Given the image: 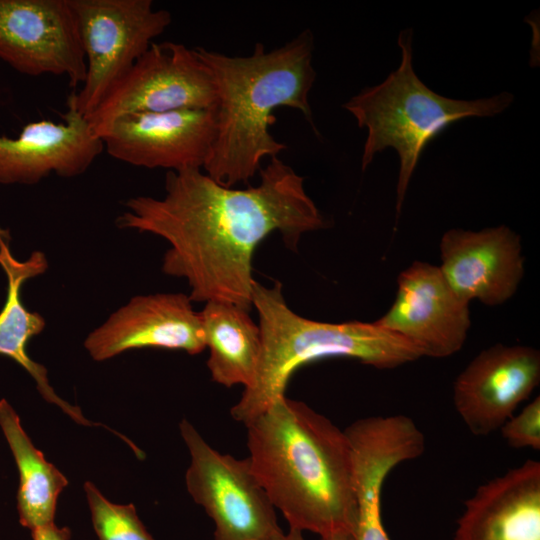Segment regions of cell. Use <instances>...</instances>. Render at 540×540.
<instances>
[{
	"label": "cell",
	"mask_w": 540,
	"mask_h": 540,
	"mask_svg": "<svg viewBox=\"0 0 540 540\" xmlns=\"http://www.w3.org/2000/svg\"><path fill=\"white\" fill-rule=\"evenodd\" d=\"M259 174L258 185L237 189L201 169L168 171L164 197L128 199L116 224L169 243L162 271L187 281L191 301L221 300L249 311L260 242L278 231L296 250L303 234L326 226L304 178L291 166L273 156Z\"/></svg>",
	"instance_id": "1"
},
{
	"label": "cell",
	"mask_w": 540,
	"mask_h": 540,
	"mask_svg": "<svg viewBox=\"0 0 540 540\" xmlns=\"http://www.w3.org/2000/svg\"><path fill=\"white\" fill-rule=\"evenodd\" d=\"M251 470L290 528L354 533L357 507L345 431L286 395L247 424Z\"/></svg>",
	"instance_id": "2"
},
{
	"label": "cell",
	"mask_w": 540,
	"mask_h": 540,
	"mask_svg": "<svg viewBox=\"0 0 540 540\" xmlns=\"http://www.w3.org/2000/svg\"><path fill=\"white\" fill-rule=\"evenodd\" d=\"M194 49L216 87L215 137L203 166L214 181L226 187L248 183L264 158L287 148L270 133L278 107L300 111L317 133L309 104L316 79L310 30L270 52L257 43L246 57Z\"/></svg>",
	"instance_id": "3"
},
{
	"label": "cell",
	"mask_w": 540,
	"mask_h": 540,
	"mask_svg": "<svg viewBox=\"0 0 540 540\" xmlns=\"http://www.w3.org/2000/svg\"><path fill=\"white\" fill-rule=\"evenodd\" d=\"M252 306L259 315L261 357L252 384L244 388L230 411L244 425L285 396L291 375L307 363L342 357L391 369L422 357L404 338L375 322L327 323L296 314L287 305L278 281L267 287L255 280Z\"/></svg>",
	"instance_id": "4"
},
{
	"label": "cell",
	"mask_w": 540,
	"mask_h": 540,
	"mask_svg": "<svg viewBox=\"0 0 540 540\" xmlns=\"http://www.w3.org/2000/svg\"><path fill=\"white\" fill-rule=\"evenodd\" d=\"M401 62L380 84L367 87L344 105L360 128L367 129L361 168L387 148L399 157L396 214L399 217L410 179L427 144L452 123L470 117H493L506 110L514 95L501 92L476 100L447 98L428 88L413 68L412 30L398 37Z\"/></svg>",
	"instance_id": "5"
},
{
	"label": "cell",
	"mask_w": 540,
	"mask_h": 540,
	"mask_svg": "<svg viewBox=\"0 0 540 540\" xmlns=\"http://www.w3.org/2000/svg\"><path fill=\"white\" fill-rule=\"evenodd\" d=\"M86 60L82 88L68 109L88 118L153 40L172 22L151 0H68Z\"/></svg>",
	"instance_id": "6"
},
{
	"label": "cell",
	"mask_w": 540,
	"mask_h": 540,
	"mask_svg": "<svg viewBox=\"0 0 540 540\" xmlns=\"http://www.w3.org/2000/svg\"><path fill=\"white\" fill-rule=\"evenodd\" d=\"M179 428L190 454L186 487L213 521L214 540H267L282 532L248 458L218 452L186 419Z\"/></svg>",
	"instance_id": "7"
},
{
	"label": "cell",
	"mask_w": 540,
	"mask_h": 540,
	"mask_svg": "<svg viewBox=\"0 0 540 540\" xmlns=\"http://www.w3.org/2000/svg\"><path fill=\"white\" fill-rule=\"evenodd\" d=\"M217 103L211 73L195 49L153 42L87 118L101 138L117 118L138 112L210 109Z\"/></svg>",
	"instance_id": "8"
},
{
	"label": "cell",
	"mask_w": 540,
	"mask_h": 540,
	"mask_svg": "<svg viewBox=\"0 0 540 540\" xmlns=\"http://www.w3.org/2000/svg\"><path fill=\"white\" fill-rule=\"evenodd\" d=\"M0 59L25 75L83 84L86 60L68 0H0Z\"/></svg>",
	"instance_id": "9"
},
{
	"label": "cell",
	"mask_w": 540,
	"mask_h": 540,
	"mask_svg": "<svg viewBox=\"0 0 540 540\" xmlns=\"http://www.w3.org/2000/svg\"><path fill=\"white\" fill-rule=\"evenodd\" d=\"M216 110L180 109L123 115L101 137L113 158L168 171L203 168L212 149Z\"/></svg>",
	"instance_id": "10"
},
{
	"label": "cell",
	"mask_w": 540,
	"mask_h": 540,
	"mask_svg": "<svg viewBox=\"0 0 540 540\" xmlns=\"http://www.w3.org/2000/svg\"><path fill=\"white\" fill-rule=\"evenodd\" d=\"M375 323L404 338L421 356L443 358L463 346L470 315L468 303L439 267L415 261L400 273L394 303Z\"/></svg>",
	"instance_id": "11"
},
{
	"label": "cell",
	"mask_w": 540,
	"mask_h": 540,
	"mask_svg": "<svg viewBox=\"0 0 540 540\" xmlns=\"http://www.w3.org/2000/svg\"><path fill=\"white\" fill-rule=\"evenodd\" d=\"M84 347L95 361L141 348L183 350L194 355L206 348L200 312L183 293L137 295L90 332Z\"/></svg>",
	"instance_id": "12"
},
{
	"label": "cell",
	"mask_w": 540,
	"mask_h": 540,
	"mask_svg": "<svg viewBox=\"0 0 540 540\" xmlns=\"http://www.w3.org/2000/svg\"><path fill=\"white\" fill-rule=\"evenodd\" d=\"M540 381V353L527 346L494 345L458 375L454 406L469 431L486 436L513 416Z\"/></svg>",
	"instance_id": "13"
},
{
	"label": "cell",
	"mask_w": 540,
	"mask_h": 540,
	"mask_svg": "<svg viewBox=\"0 0 540 540\" xmlns=\"http://www.w3.org/2000/svg\"><path fill=\"white\" fill-rule=\"evenodd\" d=\"M440 255L442 275L467 303L473 299L490 306L504 303L524 273L520 236L504 225L448 230L441 238Z\"/></svg>",
	"instance_id": "14"
},
{
	"label": "cell",
	"mask_w": 540,
	"mask_h": 540,
	"mask_svg": "<svg viewBox=\"0 0 540 540\" xmlns=\"http://www.w3.org/2000/svg\"><path fill=\"white\" fill-rule=\"evenodd\" d=\"M62 118L27 123L17 138L0 137V184H35L52 173L71 178L87 171L104 143L75 111Z\"/></svg>",
	"instance_id": "15"
},
{
	"label": "cell",
	"mask_w": 540,
	"mask_h": 540,
	"mask_svg": "<svg viewBox=\"0 0 540 540\" xmlns=\"http://www.w3.org/2000/svg\"><path fill=\"white\" fill-rule=\"evenodd\" d=\"M454 540H540V463L527 460L480 485Z\"/></svg>",
	"instance_id": "16"
},
{
	"label": "cell",
	"mask_w": 540,
	"mask_h": 540,
	"mask_svg": "<svg viewBox=\"0 0 540 540\" xmlns=\"http://www.w3.org/2000/svg\"><path fill=\"white\" fill-rule=\"evenodd\" d=\"M11 241L10 231L0 226V267L7 278L6 301L0 311V355L14 360L29 373L44 400L56 405L78 424L98 426L86 419L78 406L56 394L46 368L27 353L28 342L44 330L46 322L41 314L24 306L21 291L26 281L46 272L48 260L42 251L32 252L23 261L16 259L11 251Z\"/></svg>",
	"instance_id": "17"
},
{
	"label": "cell",
	"mask_w": 540,
	"mask_h": 540,
	"mask_svg": "<svg viewBox=\"0 0 540 540\" xmlns=\"http://www.w3.org/2000/svg\"><path fill=\"white\" fill-rule=\"evenodd\" d=\"M200 316L212 380L226 387H249L262 351L259 325L253 322L248 310L221 300L207 301Z\"/></svg>",
	"instance_id": "18"
},
{
	"label": "cell",
	"mask_w": 540,
	"mask_h": 540,
	"mask_svg": "<svg viewBox=\"0 0 540 540\" xmlns=\"http://www.w3.org/2000/svg\"><path fill=\"white\" fill-rule=\"evenodd\" d=\"M0 428L15 460L19 523L30 531L54 523L57 500L67 478L32 443L6 399L0 400Z\"/></svg>",
	"instance_id": "19"
},
{
	"label": "cell",
	"mask_w": 540,
	"mask_h": 540,
	"mask_svg": "<svg viewBox=\"0 0 540 540\" xmlns=\"http://www.w3.org/2000/svg\"><path fill=\"white\" fill-rule=\"evenodd\" d=\"M84 491L94 531L99 540H155L137 515L133 504L109 501L92 482Z\"/></svg>",
	"instance_id": "20"
},
{
	"label": "cell",
	"mask_w": 540,
	"mask_h": 540,
	"mask_svg": "<svg viewBox=\"0 0 540 540\" xmlns=\"http://www.w3.org/2000/svg\"><path fill=\"white\" fill-rule=\"evenodd\" d=\"M501 435L513 448L540 449V398L527 404L501 427Z\"/></svg>",
	"instance_id": "21"
},
{
	"label": "cell",
	"mask_w": 540,
	"mask_h": 540,
	"mask_svg": "<svg viewBox=\"0 0 540 540\" xmlns=\"http://www.w3.org/2000/svg\"><path fill=\"white\" fill-rule=\"evenodd\" d=\"M32 540H70L68 527H58L55 523L31 531Z\"/></svg>",
	"instance_id": "22"
},
{
	"label": "cell",
	"mask_w": 540,
	"mask_h": 540,
	"mask_svg": "<svg viewBox=\"0 0 540 540\" xmlns=\"http://www.w3.org/2000/svg\"><path fill=\"white\" fill-rule=\"evenodd\" d=\"M267 540H305L302 531L295 529V528H289L288 533H284L283 531L268 538Z\"/></svg>",
	"instance_id": "23"
},
{
	"label": "cell",
	"mask_w": 540,
	"mask_h": 540,
	"mask_svg": "<svg viewBox=\"0 0 540 540\" xmlns=\"http://www.w3.org/2000/svg\"><path fill=\"white\" fill-rule=\"evenodd\" d=\"M321 540H355V536L350 530H338L322 536Z\"/></svg>",
	"instance_id": "24"
}]
</instances>
